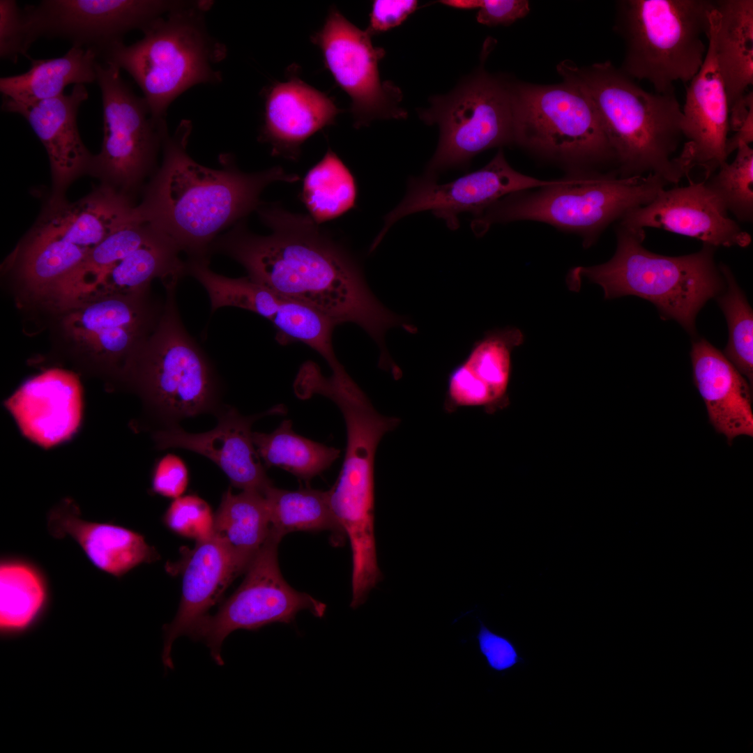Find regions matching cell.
Returning a JSON list of instances; mask_svg holds the SVG:
<instances>
[{"label": "cell", "mask_w": 753, "mask_h": 753, "mask_svg": "<svg viewBox=\"0 0 753 753\" xmlns=\"http://www.w3.org/2000/svg\"><path fill=\"white\" fill-rule=\"evenodd\" d=\"M616 239L610 260L570 271V288L579 289L580 278L585 277L602 288L606 299L630 295L644 298L656 306L662 317L676 320L693 335L700 309L726 287L714 260L716 248L703 244L690 254H658L644 247L645 230L619 224Z\"/></svg>", "instance_id": "obj_5"}, {"label": "cell", "mask_w": 753, "mask_h": 753, "mask_svg": "<svg viewBox=\"0 0 753 753\" xmlns=\"http://www.w3.org/2000/svg\"><path fill=\"white\" fill-rule=\"evenodd\" d=\"M616 29L625 53L620 68L645 79L656 93H673L677 81L689 83L701 68L707 47L709 0H623L618 2Z\"/></svg>", "instance_id": "obj_9"}, {"label": "cell", "mask_w": 753, "mask_h": 753, "mask_svg": "<svg viewBox=\"0 0 753 753\" xmlns=\"http://www.w3.org/2000/svg\"><path fill=\"white\" fill-rule=\"evenodd\" d=\"M514 169L501 149L481 169L455 181L439 184L425 176L411 177L402 201L384 218V225L372 245L374 249L392 225L404 216L430 211L443 219L448 227H459L458 215L470 212L473 216L503 197L517 192L533 190L554 183Z\"/></svg>", "instance_id": "obj_17"}, {"label": "cell", "mask_w": 753, "mask_h": 753, "mask_svg": "<svg viewBox=\"0 0 753 753\" xmlns=\"http://www.w3.org/2000/svg\"><path fill=\"white\" fill-rule=\"evenodd\" d=\"M165 302L154 299L150 289L83 299L58 312L60 332L81 360L126 381L160 320Z\"/></svg>", "instance_id": "obj_12"}, {"label": "cell", "mask_w": 753, "mask_h": 753, "mask_svg": "<svg viewBox=\"0 0 753 753\" xmlns=\"http://www.w3.org/2000/svg\"><path fill=\"white\" fill-rule=\"evenodd\" d=\"M734 160L721 165L704 180L728 212L743 222L753 220V150L750 145L738 148Z\"/></svg>", "instance_id": "obj_39"}, {"label": "cell", "mask_w": 753, "mask_h": 753, "mask_svg": "<svg viewBox=\"0 0 753 753\" xmlns=\"http://www.w3.org/2000/svg\"><path fill=\"white\" fill-rule=\"evenodd\" d=\"M708 20L730 110L753 83V1H713Z\"/></svg>", "instance_id": "obj_28"}, {"label": "cell", "mask_w": 753, "mask_h": 753, "mask_svg": "<svg viewBox=\"0 0 753 753\" xmlns=\"http://www.w3.org/2000/svg\"><path fill=\"white\" fill-rule=\"evenodd\" d=\"M439 2L454 8L478 9L481 0H443Z\"/></svg>", "instance_id": "obj_47"}, {"label": "cell", "mask_w": 753, "mask_h": 753, "mask_svg": "<svg viewBox=\"0 0 753 753\" xmlns=\"http://www.w3.org/2000/svg\"><path fill=\"white\" fill-rule=\"evenodd\" d=\"M181 252L162 234L128 254L112 266L81 301L89 298L128 295L150 289L151 282L180 280L186 275ZM77 302V301H76Z\"/></svg>", "instance_id": "obj_30"}, {"label": "cell", "mask_w": 753, "mask_h": 753, "mask_svg": "<svg viewBox=\"0 0 753 753\" xmlns=\"http://www.w3.org/2000/svg\"><path fill=\"white\" fill-rule=\"evenodd\" d=\"M285 412L282 404L250 416L231 408L220 414L218 425L210 431L192 434L169 427L157 432L154 438L160 448H180L208 458L224 471L234 487L264 494L273 483L254 447L251 427L259 418Z\"/></svg>", "instance_id": "obj_19"}, {"label": "cell", "mask_w": 753, "mask_h": 753, "mask_svg": "<svg viewBox=\"0 0 753 753\" xmlns=\"http://www.w3.org/2000/svg\"><path fill=\"white\" fill-rule=\"evenodd\" d=\"M753 142V113H751L743 124L735 131V134L727 138L726 153L727 157L739 146L750 145Z\"/></svg>", "instance_id": "obj_46"}, {"label": "cell", "mask_w": 753, "mask_h": 753, "mask_svg": "<svg viewBox=\"0 0 753 753\" xmlns=\"http://www.w3.org/2000/svg\"><path fill=\"white\" fill-rule=\"evenodd\" d=\"M259 457L268 467L276 466L309 481L328 469L340 450L296 433L291 420H283L271 433L252 432Z\"/></svg>", "instance_id": "obj_33"}, {"label": "cell", "mask_w": 753, "mask_h": 753, "mask_svg": "<svg viewBox=\"0 0 753 753\" xmlns=\"http://www.w3.org/2000/svg\"><path fill=\"white\" fill-rule=\"evenodd\" d=\"M417 6L416 0L374 1L366 31L372 36L399 26L416 10Z\"/></svg>", "instance_id": "obj_44"}, {"label": "cell", "mask_w": 753, "mask_h": 753, "mask_svg": "<svg viewBox=\"0 0 753 753\" xmlns=\"http://www.w3.org/2000/svg\"><path fill=\"white\" fill-rule=\"evenodd\" d=\"M236 577L229 552L213 533L197 541L188 553L183 565L179 607L172 621L163 628L162 660L166 670L174 669V641L183 635L190 637Z\"/></svg>", "instance_id": "obj_24"}, {"label": "cell", "mask_w": 753, "mask_h": 753, "mask_svg": "<svg viewBox=\"0 0 753 753\" xmlns=\"http://www.w3.org/2000/svg\"><path fill=\"white\" fill-rule=\"evenodd\" d=\"M271 528L268 506L262 493L242 490L234 494L230 488L224 493L214 515L213 533L229 552L237 576L246 571Z\"/></svg>", "instance_id": "obj_29"}, {"label": "cell", "mask_w": 753, "mask_h": 753, "mask_svg": "<svg viewBox=\"0 0 753 753\" xmlns=\"http://www.w3.org/2000/svg\"><path fill=\"white\" fill-rule=\"evenodd\" d=\"M214 515L210 505L195 495L181 496L174 499L163 520L176 534L197 541L213 534Z\"/></svg>", "instance_id": "obj_40"}, {"label": "cell", "mask_w": 753, "mask_h": 753, "mask_svg": "<svg viewBox=\"0 0 753 753\" xmlns=\"http://www.w3.org/2000/svg\"><path fill=\"white\" fill-rule=\"evenodd\" d=\"M120 70L112 64H96L104 135L89 174L133 199L145 178L158 169L157 156L167 126L165 119L152 117L144 97L134 93Z\"/></svg>", "instance_id": "obj_13"}, {"label": "cell", "mask_w": 753, "mask_h": 753, "mask_svg": "<svg viewBox=\"0 0 753 753\" xmlns=\"http://www.w3.org/2000/svg\"><path fill=\"white\" fill-rule=\"evenodd\" d=\"M181 0H43L22 10L28 50L40 38H60L97 59L130 31L185 5Z\"/></svg>", "instance_id": "obj_15"}, {"label": "cell", "mask_w": 753, "mask_h": 753, "mask_svg": "<svg viewBox=\"0 0 753 753\" xmlns=\"http://www.w3.org/2000/svg\"><path fill=\"white\" fill-rule=\"evenodd\" d=\"M524 340L522 332L515 327L488 330L477 340L448 375L445 411L482 406L491 412L506 403L512 352Z\"/></svg>", "instance_id": "obj_22"}, {"label": "cell", "mask_w": 753, "mask_h": 753, "mask_svg": "<svg viewBox=\"0 0 753 753\" xmlns=\"http://www.w3.org/2000/svg\"><path fill=\"white\" fill-rule=\"evenodd\" d=\"M719 268L727 286L717 299L729 329L728 343L723 353L752 386V310L729 268L721 263Z\"/></svg>", "instance_id": "obj_38"}, {"label": "cell", "mask_w": 753, "mask_h": 753, "mask_svg": "<svg viewBox=\"0 0 753 753\" xmlns=\"http://www.w3.org/2000/svg\"><path fill=\"white\" fill-rule=\"evenodd\" d=\"M667 185L655 174H570L552 185L503 197L474 217L471 229L480 236L496 223L540 222L579 235L588 248L609 225L650 203Z\"/></svg>", "instance_id": "obj_7"}, {"label": "cell", "mask_w": 753, "mask_h": 753, "mask_svg": "<svg viewBox=\"0 0 753 753\" xmlns=\"http://www.w3.org/2000/svg\"><path fill=\"white\" fill-rule=\"evenodd\" d=\"M22 434L50 448L68 440L82 416V390L77 376L50 369L27 380L6 402Z\"/></svg>", "instance_id": "obj_20"}, {"label": "cell", "mask_w": 753, "mask_h": 753, "mask_svg": "<svg viewBox=\"0 0 753 753\" xmlns=\"http://www.w3.org/2000/svg\"><path fill=\"white\" fill-rule=\"evenodd\" d=\"M479 624L478 647L492 669L503 671L522 660L510 639L492 632L480 620Z\"/></svg>", "instance_id": "obj_42"}, {"label": "cell", "mask_w": 753, "mask_h": 753, "mask_svg": "<svg viewBox=\"0 0 753 753\" xmlns=\"http://www.w3.org/2000/svg\"><path fill=\"white\" fill-rule=\"evenodd\" d=\"M271 322L277 331L278 342L284 344L297 341L303 342L324 358L333 374L347 372L337 360L332 344V333L335 325L318 311L301 303L284 298Z\"/></svg>", "instance_id": "obj_37"}, {"label": "cell", "mask_w": 753, "mask_h": 753, "mask_svg": "<svg viewBox=\"0 0 753 753\" xmlns=\"http://www.w3.org/2000/svg\"><path fill=\"white\" fill-rule=\"evenodd\" d=\"M31 66L24 73L0 79L3 98L20 103H32L63 94L69 84L96 81L94 52L72 47L63 56L45 59L30 58Z\"/></svg>", "instance_id": "obj_31"}, {"label": "cell", "mask_w": 753, "mask_h": 753, "mask_svg": "<svg viewBox=\"0 0 753 753\" xmlns=\"http://www.w3.org/2000/svg\"><path fill=\"white\" fill-rule=\"evenodd\" d=\"M618 221L628 228L662 229L715 248H745L752 241L704 181L690 180L685 186L664 188L650 203L630 211Z\"/></svg>", "instance_id": "obj_18"}, {"label": "cell", "mask_w": 753, "mask_h": 753, "mask_svg": "<svg viewBox=\"0 0 753 753\" xmlns=\"http://www.w3.org/2000/svg\"><path fill=\"white\" fill-rule=\"evenodd\" d=\"M512 83L478 68L452 92L429 99L419 116L436 124L440 136L424 176L436 180L447 169L467 167L485 150L515 144Z\"/></svg>", "instance_id": "obj_11"}, {"label": "cell", "mask_w": 753, "mask_h": 753, "mask_svg": "<svg viewBox=\"0 0 753 753\" xmlns=\"http://www.w3.org/2000/svg\"><path fill=\"white\" fill-rule=\"evenodd\" d=\"M160 234L149 224L138 222L107 236L65 282L50 307L59 312L83 298L112 266Z\"/></svg>", "instance_id": "obj_32"}, {"label": "cell", "mask_w": 753, "mask_h": 753, "mask_svg": "<svg viewBox=\"0 0 753 753\" xmlns=\"http://www.w3.org/2000/svg\"><path fill=\"white\" fill-rule=\"evenodd\" d=\"M525 0H481L476 19L487 26L509 25L529 12Z\"/></svg>", "instance_id": "obj_45"}, {"label": "cell", "mask_w": 753, "mask_h": 753, "mask_svg": "<svg viewBox=\"0 0 753 753\" xmlns=\"http://www.w3.org/2000/svg\"><path fill=\"white\" fill-rule=\"evenodd\" d=\"M357 186L349 169L328 149L306 174L300 199L318 225L336 218L356 205Z\"/></svg>", "instance_id": "obj_35"}, {"label": "cell", "mask_w": 753, "mask_h": 753, "mask_svg": "<svg viewBox=\"0 0 753 753\" xmlns=\"http://www.w3.org/2000/svg\"><path fill=\"white\" fill-rule=\"evenodd\" d=\"M138 221L133 201L109 185L100 184L75 202L50 197L7 267L28 297L50 307L97 245Z\"/></svg>", "instance_id": "obj_4"}, {"label": "cell", "mask_w": 753, "mask_h": 753, "mask_svg": "<svg viewBox=\"0 0 753 753\" xmlns=\"http://www.w3.org/2000/svg\"><path fill=\"white\" fill-rule=\"evenodd\" d=\"M213 3L189 1L150 23L141 40L119 43L100 57L133 78L155 120L165 119L170 104L190 87L222 80L214 66L227 49L210 35L204 17Z\"/></svg>", "instance_id": "obj_6"}, {"label": "cell", "mask_w": 753, "mask_h": 753, "mask_svg": "<svg viewBox=\"0 0 753 753\" xmlns=\"http://www.w3.org/2000/svg\"><path fill=\"white\" fill-rule=\"evenodd\" d=\"M188 480V471L182 459L168 454L155 466L152 487L155 492L175 499L185 492Z\"/></svg>", "instance_id": "obj_43"}, {"label": "cell", "mask_w": 753, "mask_h": 753, "mask_svg": "<svg viewBox=\"0 0 753 753\" xmlns=\"http://www.w3.org/2000/svg\"><path fill=\"white\" fill-rule=\"evenodd\" d=\"M515 144L570 174L616 172L600 117L575 84L512 83Z\"/></svg>", "instance_id": "obj_8"}, {"label": "cell", "mask_w": 753, "mask_h": 753, "mask_svg": "<svg viewBox=\"0 0 753 753\" xmlns=\"http://www.w3.org/2000/svg\"><path fill=\"white\" fill-rule=\"evenodd\" d=\"M84 84H75L71 93L32 103L3 98L1 109L22 116L47 151L52 172L53 199L65 198L70 184L89 174L93 155L84 146L77 125L81 104L88 98Z\"/></svg>", "instance_id": "obj_21"}, {"label": "cell", "mask_w": 753, "mask_h": 753, "mask_svg": "<svg viewBox=\"0 0 753 753\" xmlns=\"http://www.w3.org/2000/svg\"><path fill=\"white\" fill-rule=\"evenodd\" d=\"M312 41L321 50L335 82L350 97L356 128L376 119L406 117L407 112L399 105L402 99L400 89L380 78L379 63L385 50L372 45L366 31L333 8Z\"/></svg>", "instance_id": "obj_16"}, {"label": "cell", "mask_w": 753, "mask_h": 753, "mask_svg": "<svg viewBox=\"0 0 753 753\" xmlns=\"http://www.w3.org/2000/svg\"><path fill=\"white\" fill-rule=\"evenodd\" d=\"M46 597L40 574L20 561L3 562L0 568V625L3 630L28 626L40 611Z\"/></svg>", "instance_id": "obj_36"}, {"label": "cell", "mask_w": 753, "mask_h": 753, "mask_svg": "<svg viewBox=\"0 0 753 753\" xmlns=\"http://www.w3.org/2000/svg\"><path fill=\"white\" fill-rule=\"evenodd\" d=\"M282 538L271 529L238 588L214 615H207L190 637L203 641L219 666L224 665L223 641L235 630H257L271 623H291L303 610L318 618L324 616L325 604L295 590L284 579L277 559Z\"/></svg>", "instance_id": "obj_14"}, {"label": "cell", "mask_w": 753, "mask_h": 753, "mask_svg": "<svg viewBox=\"0 0 753 753\" xmlns=\"http://www.w3.org/2000/svg\"><path fill=\"white\" fill-rule=\"evenodd\" d=\"M558 74L584 92L594 105L614 151L621 177L655 174L677 184L694 167L693 153L682 137L683 115L673 93H650L607 61L579 67L559 63Z\"/></svg>", "instance_id": "obj_3"}, {"label": "cell", "mask_w": 753, "mask_h": 753, "mask_svg": "<svg viewBox=\"0 0 753 753\" xmlns=\"http://www.w3.org/2000/svg\"><path fill=\"white\" fill-rule=\"evenodd\" d=\"M48 529L54 538L70 535L93 565L116 577L158 558L140 534L120 526L82 519L69 500L50 512Z\"/></svg>", "instance_id": "obj_27"}, {"label": "cell", "mask_w": 753, "mask_h": 753, "mask_svg": "<svg viewBox=\"0 0 753 753\" xmlns=\"http://www.w3.org/2000/svg\"><path fill=\"white\" fill-rule=\"evenodd\" d=\"M271 530L283 538L296 531H330L333 542L346 537L331 508L328 490H286L273 485L264 492Z\"/></svg>", "instance_id": "obj_34"}, {"label": "cell", "mask_w": 753, "mask_h": 753, "mask_svg": "<svg viewBox=\"0 0 753 753\" xmlns=\"http://www.w3.org/2000/svg\"><path fill=\"white\" fill-rule=\"evenodd\" d=\"M26 44L22 10L13 0L0 1V56L17 63L20 55L31 58Z\"/></svg>", "instance_id": "obj_41"}, {"label": "cell", "mask_w": 753, "mask_h": 753, "mask_svg": "<svg viewBox=\"0 0 753 753\" xmlns=\"http://www.w3.org/2000/svg\"><path fill=\"white\" fill-rule=\"evenodd\" d=\"M703 64L690 81L682 109V132L690 144L694 167H701L705 180L727 161L729 106L709 28Z\"/></svg>", "instance_id": "obj_23"}, {"label": "cell", "mask_w": 753, "mask_h": 753, "mask_svg": "<svg viewBox=\"0 0 753 753\" xmlns=\"http://www.w3.org/2000/svg\"><path fill=\"white\" fill-rule=\"evenodd\" d=\"M192 128L190 121L183 120L172 135L165 131L162 163L145 186L137 209L142 221L170 240L187 259H210L215 238L258 209L268 185L294 183L299 177L280 167L243 172L229 154L220 155L222 168L203 166L187 151Z\"/></svg>", "instance_id": "obj_2"}, {"label": "cell", "mask_w": 753, "mask_h": 753, "mask_svg": "<svg viewBox=\"0 0 753 753\" xmlns=\"http://www.w3.org/2000/svg\"><path fill=\"white\" fill-rule=\"evenodd\" d=\"M178 282L164 284L163 313L126 380L151 406L169 420L207 411L217 392L212 367L179 315L176 301Z\"/></svg>", "instance_id": "obj_10"}, {"label": "cell", "mask_w": 753, "mask_h": 753, "mask_svg": "<svg viewBox=\"0 0 753 753\" xmlns=\"http://www.w3.org/2000/svg\"><path fill=\"white\" fill-rule=\"evenodd\" d=\"M694 384L708 420L729 445L738 436H753L752 389L723 353L704 339L692 347Z\"/></svg>", "instance_id": "obj_26"}, {"label": "cell", "mask_w": 753, "mask_h": 753, "mask_svg": "<svg viewBox=\"0 0 753 753\" xmlns=\"http://www.w3.org/2000/svg\"><path fill=\"white\" fill-rule=\"evenodd\" d=\"M257 211L269 235L250 232L242 220L215 238L211 254L231 257L254 282L314 309L335 326L358 325L379 346V365L391 364L386 331L402 327L416 333L417 328L375 297L356 259L308 215L263 203Z\"/></svg>", "instance_id": "obj_1"}, {"label": "cell", "mask_w": 753, "mask_h": 753, "mask_svg": "<svg viewBox=\"0 0 753 753\" xmlns=\"http://www.w3.org/2000/svg\"><path fill=\"white\" fill-rule=\"evenodd\" d=\"M340 112L324 93L293 77L273 86L265 102L264 123L259 139L271 154L297 160L303 142L334 123Z\"/></svg>", "instance_id": "obj_25"}]
</instances>
